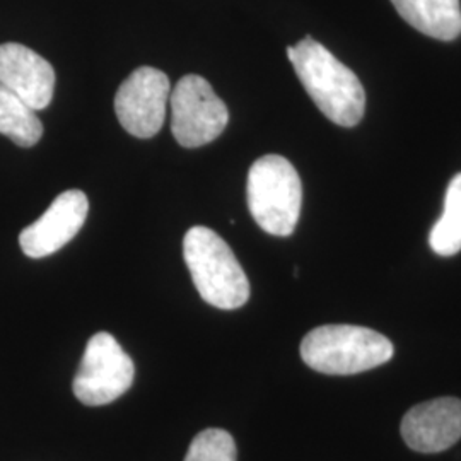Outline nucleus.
<instances>
[{
	"mask_svg": "<svg viewBox=\"0 0 461 461\" xmlns=\"http://www.w3.org/2000/svg\"><path fill=\"white\" fill-rule=\"evenodd\" d=\"M247 200L249 214L272 236H291L296 230L303 185L296 167L285 158L267 154L248 171Z\"/></svg>",
	"mask_w": 461,
	"mask_h": 461,
	"instance_id": "obj_4",
	"label": "nucleus"
},
{
	"mask_svg": "<svg viewBox=\"0 0 461 461\" xmlns=\"http://www.w3.org/2000/svg\"><path fill=\"white\" fill-rule=\"evenodd\" d=\"M133 361L108 331L93 335L72 383L76 398L87 407H101L125 395L133 384Z\"/></svg>",
	"mask_w": 461,
	"mask_h": 461,
	"instance_id": "obj_6",
	"label": "nucleus"
},
{
	"mask_svg": "<svg viewBox=\"0 0 461 461\" xmlns=\"http://www.w3.org/2000/svg\"><path fill=\"white\" fill-rule=\"evenodd\" d=\"M0 84L38 112L53 99L55 70L33 50L21 43H4L0 45Z\"/></svg>",
	"mask_w": 461,
	"mask_h": 461,
	"instance_id": "obj_10",
	"label": "nucleus"
},
{
	"mask_svg": "<svg viewBox=\"0 0 461 461\" xmlns=\"http://www.w3.org/2000/svg\"><path fill=\"white\" fill-rule=\"evenodd\" d=\"M238 449L228 430L205 429L194 438L185 461H236Z\"/></svg>",
	"mask_w": 461,
	"mask_h": 461,
	"instance_id": "obj_14",
	"label": "nucleus"
},
{
	"mask_svg": "<svg viewBox=\"0 0 461 461\" xmlns=\"http://www.w3.org/2000/svg\"><path fill=\"white\" fill-rule=\"evenodd\" d=\"M402 438L419 453H439L461 439V400L443 396L412 407L402 420Z\"/></svg>",
	"mask_w": 461,
	"mask_h": 461,
	"instance_id": "obj_9",
	"label": "nucleus"
},
{
	"mask_svg": "<svg viewBox=\"0 0 461 461\" xmlns=\"http://www.w3.org/2000/svg\"><path fill=\"white\" fill-rule=\"evenodd\" d=\"M0 133L19 148H33L41 135L43 123L32 106L0 84Z\"/></svg>",
	"mask_w": 461,
	"mask_h": 461,
	"instance_id": "obj_12",
	"label": "nucleus"
},
{
	"mask_svg": "<svg viewBox=\"0 0 461 461\" xmlns=\"http://www.w3.org/2000/svg\"><path fill=\"white\" fill-rule=\"evenodd\" d=\"M89 212V200L81 190H67L51 202L45 214L19 234V247L30 258H45L81 230Z\"/></svg>",
	"mask_w": 461,
	"mask_h": 461,
	"instance_id": "obj_8",
	"label": "nucleus"
},
{
	"mask_svg": "<svg viewBox=\"0 0 461 461\" xmlns=\"http://www.w3.org/2000/svg\"><path fill=\"white\" fill-rule=\"evenodd\" d=\"M287 57L306 93L330 122L350 129L363 120V84L331 51L306 36L294 47H287Z\"/></svg>",
	"mask_w": 461,
	"mask_h": 461,
	"instance_id": "obj_1",
	"label": "nucleus"
},
{
	"mask_svg": "<svg viewBox=\"0 0 461 461\" xmlns=\"http://www.w3.org/2000/svg\"><path fill=\"white\" fill-rule=\"evenodd\" d=\"M393 344L378 331L356 325H323L301 342L306 366L323 375H357L388 363Z\"/></svg>",
	"mask_w": 461,
	"mask_h": 461,
	"instance_id": "obj_3",
	"label": "nucleus"
},
{
	"mask_svg": "<svg viewBox=\"0 0 461 461\" xmlns=\"http://www.w3.org/2000/svg\"><path fill=\"white\" fill-rule=\"evenodd\" d=\"M171 132L186 149L211 144L230 123V112L207 79L197 74L182 77L169 95Z\"/></svg>",
	"mask_w": 461,
	"mask_h": 461,
	"instance_id": "obj_5",
	"label": "nucleus"
},
{
	"mask_svg": "<svg viewBox=\"0 0 461 461\" xmlns=\"http://www.w3.org/2000/svg\"><path fill=\"white\" fill-rule=\"evenodd\" d=\"M183 258L200 297L219 310H238L249 299V282L230 245L205 226L183 238Z\"/></svg>",
	"mask_w": 461,
	"mask_h": 461,
	"instance_id": "obj_2",
	"label": "nucleus"
},
{
	"mask_svg": "<svg viewBox=\"0 0 461 461\" xmlns=\"http://www.w3.org/2000/svg\"><path fill=\"white\" fill-rule=\"evenodd\" d=\"M171 86L163 70L139 67L115 95L120 125L137 139H150L163 129Z\"/></svg>",
	"mask_w": 461,
	"mask_h": 461,
	"instance_id": "obj_7",
	"label": "nucleus"
},
{
	"mask_svg": "<svg viewBox=\"0 0 461 461\" xmlns=\"http://www.w3.org/2000/svg\"><path fill=\"white\" fill-rule=\"evenodd\" d=\"M429 245L439 257H453L461 251V173L449 182L443 215L430 230Z\"/></svg>",
	"mask_w": 461,
	"mask_h": 461,
	"instance_id": "obj_13",
	"label": "nucleus"
},
{
	"mask_svg": "<svg viewBox=\"0 0 461 461\" xmlns=\"http://www.w3.org/2000/svg\"><path fill=\"white\" fill-rule=\"evenodd\" d=\"M396 13L412 28L441 41L461 34L460 0H392Z\"/></svg>",
	"mask_w": 461,
	"mask_h": 461,
	"instance_id": "obj_11",
	"label": "nucleus"
}]
</instances>
